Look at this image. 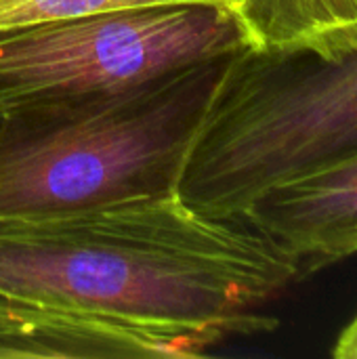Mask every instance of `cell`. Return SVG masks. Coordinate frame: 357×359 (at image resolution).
Returning <instances> with one entry per match:
<instances>
[{
    "mask_svg": "<svg viewBox=\"0 0 357 359\" xmlns=\"http://www.w3.org/2000/svg\"><path fill=\"white\" fill-rule=\"evenodd\" d=\"M282 246L305 280L357 252V147L263 194L244 215Z\"/></svg>",
    "mask_w": 357,
    "mask_h": 359,
    "instance_id": "obj_6",
    "label": "cell"
},
{
    "mask_svg": "<svg viewBox=\"0 0 357 359\" xmlns=\"http://www.w3.org/2000/svg\"><path fill=\"white\" fill-rule=\"evenodd\" d=\"M227 6L252 48L322 61L357 55V0H229Z\"/></svg>",
    "mask_w": 357,
    "mask_h": 359,
    "instance_id": "obj_7",
    "label": "cell"
},
{
    "mask_svg": "<svg viewBox=\"0 0 357 359\" xmlns=\"http://www.w3.org/2000/svg\"><path fill=\"white\" fill-rule=\"evenodd\" d=\"M2 116H4V114H2V111H0V124H2Z\"/></svg>",
    "mask_w": 357,
    "mask_h": 359,
    "instance_id": "obj_10",
    "label": "cell"
},
{
    "mask_svg": "<svg viewBox=\"0 0 357 359\" xmlns=\"http://www.w3.org/2000/svg\"><path fill=\"white\" fill-rule=\"evenodd\" d=\"M299 280L246 219H210L177 194L0 219V290L137 324L236 337L274 332L259 311Z\"/></svg>",
    "mask_w": 357,
    "mask_h": 359,
    "instance_id": "obj_1",
    "label": "cell"
},
{
    "mask_svg": "<svg viewBox=\"0 0 357 359\" xmlns=\"http://www.w3.org/2000/svg\"><path fill=\"white\" fill-rule=\"evenodd\" d=\"M221 343L202 330L82 313L0 290V359H189Z\"/></svg>",
    "mask_w": 357,
    "mask_h": 359,
    "instance_id": "obj_5",
    "label": "cell"
},
{
    "mask_svg": "<svg viewBox=\"0 0 357 359\" xmlns=\"http://www.w3.org/2000/svg\"><path fill=\"white\" fill-rule=\"evenodd\" d=\"M168 2H210L229 4V0H0V32L59 21L80 15H93L114 8L145 6V4H168Z\"/></svg>",
    "mask_w": 357,
    "mask_h": 359,
    "instance_id": "obj_8",
    "label": "cell"
},
{
    "mask_svg": "<svg viewBox=\"0 0 357 359\" xmlns=\"http://www.w3.org/2000/svg\"><path fill=\"white\" fill-rule=\"evenodd\" d=\"M250 46L229 6L168 2L0 32V111L122 93Z\"/></svg>",
    "mask_w": 357,
    "mask_h": 359,
    "instance_id": "obj_4",
    "label": "cell"
},
{
    "mask_svg": "<svg viewBox=\"0 0 357 359\" xmlns=\"http://www.w3.org/2000/svg\"><path fill=\"white\" fill-rule=\"evenodd\" d=\"M332 355L337 359H357V316L341 330Z\"/></svg>",
    "mask_w": 357,
    "mask_h": 359,
    "instance_id": "obj_9",
    "label": "cell"
},
{
    "mask_svg": "<svg viewBox=\"0 0 357 359\" xmlns=\"http://www.w3.org/2000/svg\"><path fill=\"white\" fill-rule=\"evenodd\" d=\"M227 59L194 63L114 95L2 111L0 219L177 194Z\"/></svg>",
    "mask_w": 357,
    "mask_h": 359,
    "instance_id": "obj_2",
    "label": "cell"
},
{
    "mask_svg": "<svg viewBox=\"0 0 357 359\" xmlns=\"http://www.w3.org/2000/svg\"><path fill=\"white\" fill-rule=\"evenodd\" d=\"M357 147V55H231L217 80L177 196L210 219H238L263 194Z\"/></svg>",
    "mask_w": 357,
    "mask_h": 359,
    "instance_id": "obj_3",
    "label": "cell"
}]
</instances>
